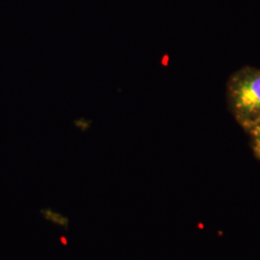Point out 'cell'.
<instances>
[{
    "mask_svg": "<svg viewBox=\"0 0 260 260\" xmlns=\"http://www.w3.org/2000/svg\"><path fill=\"white\" fill-rule=\"evenodd\" d=\"M42 216L46 221H48L53 224L59 225L64 228L66 231H69V224H70V219L69 217L64 216L63 214L55 212L52 208L47 207V208H43L40 210Z\"/></svg>",
    "mask_w": 260,
    "mask_h": 260,
    "instance_id": "cell-2",
    "label": "cell"
},
{
    "mask_svg": "<svg viewBox=\"0 0 260 260\" xmlns=\"http://www.w3.org/2000/svg\"><path fill=\"white\" fill-rule=\"evenodd\" d=\"M61 241L63 242V244H64V245H67V244H68L67 239H65V237H64V236H62V237H61Z\"/></svg>",
    "mask_w": 260,
    "mask_h": 260,
    "instance_id": "cell-5",
    "label": "cell"
},
{
    "mask_svg": "<svg viewBox=\"0 0 260 260\" xmlns=\"http://www.w3.org/2000/svg\"><path fill=\"white\" fill-rule=\"evenodd\" d=\"M248 132L251 135L252 140V146L254 153L260 152V121H257L255 124H253Z\"/></svg>",
    "mask_w": 260,
    "mask_h": 260,
    "instance_id": "cell-3",
    "label": "cell"
},
{
    "mask_svg": "<svg viewBox=\"0 0 260 260\" xmlns=\"http://www.w3.org/2000/svg\"><path fill=\"white\" fill-rule=\"evenodd\" d=\"M230 110L246 131L260 121V69L243 67L226 85Z\"/></svg>",
    "mask_w": 260,
    "mask_h": 260,
    "instance_id": "cell-1",
    "label": "cell"
},
{
    "mask_svg": "<svg viewBox=\"0 0 260 260\" xmlns=\"http://www.w3.org/2000/svg\"><path fill=\"white\" fill-rule=\"evenodd\" d=\"M93 121H88V120H85L84 118L81 119H78V120H75L74 123H75V126L78 128V129L81 130L82 132H86L87 130L90 128L91 124H92Z\"/></svg>",
    "mask_w": 260,
    "mask_h": 260,
    "instance_id": "cell-4",
    "label": "cell"
},
{
    "mask_svg": "<svg viewBox=\"0 0 260 260\" xmlns=\"http://www.w3.org/2000/svg\"><path fill=\"white\" fill-rule=\"evenodd\" d=\"M255 154H256V156L260 159V152H257V153H255Z\"/></svg>",
    "mask_w": 260,
    "mask_h": 260,
    "instance_id": "cell-6",
    "label": "cell"
}]
</instances>
